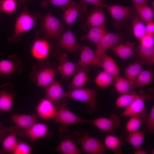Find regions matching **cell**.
<instances>
[{
	"mask_svg": "<svg viewBox=\"0 0 154 154\" xmlns=\"http://www.w3.org/2000/svg\"><path fill=\"white\" fill-rule=\"evenodd\" d=\"M41 17L40 13L35 12L30 14L26 6L18 17L15 22L13 34L8 38L10 42L19 40L20 35L30 30L35 24L36 20Z\"/></svg>",
	"mask_w": 154,
	"mask_h": 154,
	"instance_id": "cell-1",
	"label": "cell"
},
{
	"mask_svg": "<svg viewBox=\"0 0 154 154\" xmlns=\"http://www.w3.org/2000/svg\"><path fill=\"white\" fill-rule=\"evenodd\" d=\"M112 17L116 21L114 26L120 29L126 22L131 19L136 13L133 6L130 7L119 4H111L106 7Z\"/></svg>",
	"mask_w": 154,
	"mask_h": 154,
	"instance_id": "cell-2",
	"label": "cell"
},
{
	"mask_svg": "<svg viewBox=\"0 0 154 154\" xmlns=\"http://www.w3.org/2000/svg\"><path fill=\"white\" fill-rule=\"evenodd\" d=\"M64 98H70L85 102L94 110H97V103L95 89L82 88L72 89L64 92Z\"/></svg>",
	"mask_w": 154,
	"mask_h": 154,
	"instance_id": "cell-3",
	"label": "cell"
},
{
	"mask_svg": "<svg viewBox=\"0 0 154 154\" xmlns=\"http://www.w3.org/2000/svg\"><path fill=\"white\" fill-rule=\"evenodd\" d=\"M41 24L46 36L49 38L58 37L62 33L63 28L62 23L50 11L48 12L42 18Z\"/></svg>",
	"mask_w": 154,
	"mask_h": 154,
	"instance_id": "cell-4",
	"label": "cell"
},
{
	"mask_svg": "<svg viewBox=\"0 0 154 154\" xmlns=\"http://www.w3.org/2000/svg\"><path fill=\"white\" fill-rule=\"evenodd\" d=\"M137 51L140 59L148 65L154 62L153 36L146 35L139 40Z\"/></svg>",
	"mask_w": 154,
	"mask_h": 154,
	"instance_id": "cell-5",
	"label": "cell"
},
{
	"mask_svg": "<svg viewBox=\"0 0 154 154\" xmlns=\"http://www.w3.org/2000/svg\"><path fill=\"white\" fill-rule=\"evenodd\" d=\"M54 120L55 123H60L65 127L71 124L87 122V120L80 118L68 109L65 103L63 102L60 104L57 110Z\"/></svg>",
	"mask_w": 154,
	"mask_h": 154,
	"instance_id": "cell-6",
	"label": "cell"
},
{
	"mask_svg": "<svg viewBox=\"0 0 154 154\" xmlns=\"http://www.w3.org/2000/svg\"><path fill=\"white\" fill-rule=\"evenodd\" d=\"M77 141L81 146L82 151L90 154H102L105 153L106 148L97 137L88 135L78 138Z\"/></svg>",
	"mask_w": 154,
	"mask_h": 154,
	"instance_id": "cell-7",
	"label": "cell"
},
{
	"mask_svg": "<svg viewBox=\"0 0 154 154\" xmlns=\"http://www.w3.org/2000/svg\"><path fill=\"white\" fill-rule=\"evenodd\" d=\"M87 123H91L100 130L114 134L116 130L120 126L119 117L112 114L109 117H99L94 119L87 120Z\"/></svg>",
	"mask_w": 154,
	"mask_h": 154,
	"instance_id": "cell-8",
	"label": "cell"
},
{
	"mask_svg": "<svg viewBox=\"0 0 154 154\" xmlns=\"http://www.w3.org/2000/svg\"><path fill=\"white\" fill-rule=\"evenodd\" d=\"M48 131V127L46 124L41 122H36L25 129H17V135L22 137H27L31 141L45 136Z\"/></svg>",
	"mask_w": 154,
	"mask_h": 154,
	"instance_id": "cell-9",
	"label": "cell"
},
{
	"mask_svg": "<svg viewBox=\"0 0 154 154\" xmlns=\"http://www.w3.org/2000/svg\"><path fill=\"white\" fill-rule=\"evenodd\" d=\"M121 38L122 35L120 33L107 32L96 45V49L94 51L98 61L99 57L102 54L117 44Z\"/></svg>",
	"mask_w": 154,
	"mask_h": 154,
	"instance_id": "cell-10",
	"label": "cell"
},
{
	"mask_svg": "<svg viewBox=\"0 0 154 154\" xmlns=\"http://www.w3.org/2000/svg\"><path fill=\"white\" fill-rule=\"evenodd\" d=\"M86 8V3L80 1L77 3L73 1L68 6L62 9L63 18L65 23L68 25L72 24Z\"/></svg>",
	"mask_w": 154,
	"mask_h": 154,
	"instance_id": "cell-11",
	"label": "cell"
},
{
	"mask_svg": "<svg viewBox=\"0 0 154 154\" xmlns=\"http://www.w3.org/2000/svg\"><path fill=\"white\" fill-rule=\"evenodd\" d=\"M57 110L55 104L46 98L42 99L36 108L37 116L45 120L54 119L56 116Z\"/></svg>",
	"mask_w": 154,
	"mask_h": 154,
	"instance_id": "cell-12",
	"label": "cell"
},
{
	"mask_svg": "<svg viewBox=\"0 0 154 154\" xmlns=\"http://www.w3.org/2000/svg\"><path fill=\"white\" fill-rule=\"evenodd\" d=\"M57 59L59 63L58 70L62 78L68 80L70 76L75 74L78 65L68 60L65 53L60 54Z\"/></svg>",
	"mask_w": 154,
	"mask_h": 154,
	"instance_id": "cell-13",
	"label": "cell"
},
{
	"mask_svg": "<svg viewBox=\"0 0 154 154\" xmlns=\"http://www.w3.org/2000/svg\"><path fill=\"white\" fill-rule=\"evenodd\" d=\"M78 65L85 67L90 66L98 67V61L94 51L89 46L83 45L81 46Z\"/></svg>",
	"mask_w": 154,
	"mask_h": 154,
	"instance_id": "cell-14",
	"label": "cell"
},
{
	"mask_svg": "<svg viewBox=\"0 0 154 154\" xmlns=\"http://www.w3.org/2000/svg\"><path fill=\"white\" fill-rule=\"evenodd\" d=\"M58 45L61 49L72 53L80 50L81 47L77 43L73 33L70 30L67 31L60 36Z\"/></svg>",
	"mask_w": 154,
	"mask_h": 154,
	"instance_id": "cell-15",
	"label": "cell"
},
{
	"mask_svg": "<svg viewBox=\"0 0 154 154\" xmlns=\"http://www.w3.org/2000/svg\"><path fill=\"white\" fill-rule=\"evenodd\" d=\"M50 46L46 40L38 39L33 42L31 48V53L35 59L42 60L46 59L48 56Z\"/></svg>",
	"mask_w": 154,
	"mask_h": 154,
	"instance_id": "cell-16",
	"label": "cell"
},
{
	"mask_svg": "<svg viewBox=\"0 0 154 154\" xmlns=\"http://www.w3.org/2000/svg\"><path fill=\"white\" fill-rule=\"evenodd\" d=\"M98 67L102 68L104 71L110 75L114 79L118 76L119 68L113 59L104 53L98 60Z\"/></svg>",
	"mask_w": 154,
	"mask_h": 154,
	"instance_id": "cell-17",
	"label": "cell"
},
{
	"mask_svg": "<svg viewBox=\"0 0 154 154\" xmlns=\"http://www.w3.org/2000/svg\"><path fill=\"white\" fill-rule=\"evenodd\" d=\"M46 88V98L55 104H57L60 100L64 98L65 92L61 85L58 81L54 80Z\"/></svg>",
	"mask_w": 154,
	"mask_h": 154,
	"instance_id": "cell-18",
	"label": "cell"
},
{
	"mask_svg": "<svg viewBox=\"0 0 154 154\" xmlns=\"http://www.w3.org/2000/svg\"><path fill=\"white\" fill-rule=\"evenodd\" d=\"M139 98L149 100H153V95L149 93L143 95L129 93L121 94L116 100V105L118 108H125L134 101Z\"/></svg>",
	"mask_w": 154,
	"mask_h": 154,
	"instance_id": "cell-19",
	"label": "cell"
},
{
	"mask_svg": "<svg viewBox=\"0 0 154 154\" xmlns=\"http://www.w3.org/2000/svg\"><path fill=\"white\" fill-rule=\"evenodd\" d=\"M37 114H14L11 117V120L17 129L27 128L37 122Z\"/></svg>",
	"mask_w": 154,
	"mask_h": 154,
	"instance_id": "cell-20",
	"label": "cell"
},
{
	"mask_svg": "<svg viewBox=\"0 0 154 154\" xmlns=\"http://www.w3.org/2000/svg\"><path fill=\"white\" fill-rule=\"evenodd\" d=\"M89 70V67L78 65L69 88L72 89L82 88L85 85L88 81L87 73Z\"/></svg>",
	"mask_w": 154,
	"mask_h": 154,
	"instance_id": "cell-21",
	"label": "cell"
},
{
	"mask_svg": "<svg viewBox=\"0 0 154 154\" xmlns=\"http://www.w3.org/2000/svg\"><path fill=\"white\" fill-rule=\"evenodd\" d=\"M56 74L55 70L50 68L41 69L37 75V85L40 87L46 88L54 80Z\"/></svg>",
	"mask_w": 154,
	"mask_h": 154,
	"instance_id": "cell-22",
	"label": "cell"
},
{
	"mask_svg": "<svg viewBox=\"0 0 154 154\" xmlns=\"http://www.w3.org/2000/svg\"><path fill=\"white\" fill-rule=\"evenodd\" d=\"M17 129L14 127L9 128V133L2 141V149L4 152L13 153L18 143L16 138Z\"/></svg>",
	"mask_w": 154,
	"mask_h": 154,
	"instance_id": "cell-23",
	"label": "cell"
},
{
	"mask_svg": "<svg viewBox=\"0 0 154 154\" xmlns=\"http://www.w3.org/2000/svg\"><path fill=\"white\" fill-rule=\"evenodd\" d=\"M111 49L119 57L126 59L134 54L135 44L133 42H127L125 43L117 44Z\"/></svg>",
	"mask_w": 154,
	"mask_h": 154,
	"instance_id": "cell-24",
	"label": "cell"
},
{
	"mask_svg": "<svg viewBox=\"0 0 154 154\" xmlns=\"http://www.w3.org/2000/svg\"><path fill=\"white\" fill-rule=\"evenodd\" d=\"M145 100L144 99L139 98L134 101L125 108L121 116L130 117L145 112Z\"/></svg>",
	"mask_w": 154,
	"mask_h": 154,
	"instance_id": "cell-25",
	"label": "cell"
},
{
	"mask_svg": "<svg viewBox=\"0 0 154 154\" xmlns=\"http://www.w3.org/2000/svg\"><path fill=\"white\" fill-rule=\"evenodd\" d=\"M106 32L104 25L90 27L87 33L82 37L81 40H88L96 45Z\"/></svg>",
	"mask_w": 154,
	"mask_h": 154,
	"instance_id": "cell-26",
	"label": "cell"
},
{
	"mask_svg": "<svg viewBox=\"0 0 154 154\" xmlns=\"http://www.w3.org/2000/svg\"><path fill=\"white\" fill-rule=\"evenodd\" d=\"M104 144L106 148L110 150L114 154H122V139L121 138L112 134L107 135L104 138Z\"/></svg>",
	"mask_w": 154,
	"mask_h": 154,
	"instance_id": "cell-27",
	"label": "cell"
},
{
	"mask_svg": "<svg viewBox=\"0 0 154 154\" xmlns=\"http://www.w3.org/2000/svg\"><path fill=\"white\" fill-rule=\"evenodd\" d=\"M94 10L88 17L86 25L90 27L104 25L105 16L102 7H98Z\"/></svg>",
	"mask_w": 154,
	"mask_h": 154,
	"instance_id": "cell-28",
	"label": "cell"
},
{
	"mask_svg": "<svg viewBox=\"0 0 154 154\" xmlns=\"http://www.w3.org/2000/svg\"><path fill=\"white\" fill-rule=\"evenodd\" d=\"M152 69L142 70L133 81V88H138L151 83L153 80Z\"/></svg>",
	"mask_w": 154,
	"mask_h": 154,
	"instance_id": "cell-29",
	"label": "cell"
},
{
	"mask_svg": "<svg viewBox=\"0 0 154 154\" xmlns=\"http://www.w3.org/2000/svg\"><path fill=\"white\" fill-rule=\"evenodd\" d=\"M148 114L145 112L130 117L125 125L126 131L129 133L139 130L142 121L145 119Z\"/></svg>",
	"mask_w": 154,
	"mask_h": 154,
	"instance_id": "cell-30",
	"label": "cell"
},
{
	"mask_svg": "<svg viewBox=\"0 0 154 154\" xmlns=\"http://www.w3.org/2000/svg\"><path fill=\"white\" fill-rule=\"evenodd\" d=\"M56 151L63 154H80L79 149L73 141L69 138L63 139L56 148Z\"/></svg>",
	"mask_w": 154,
	"mask_h": 154,
	"instance_id": "cell-31",
	"label": "cell"
},
{
	"mask_svg": "<svg viewBox=\"0 0 154 154\" xmlns=\"http://www.w3.org/2000/svg\"><path fill=\"white\" fill-rule=\"evenodd\" d=\"M145 62L140 59L128 65L124 70L126 78L133 82L142 70Z\"/></svg>",
	"mask_w": 154,
	"mask_h": 154,
	"instance_id": "cell-32",
	"label": "cell"
},
{
	"mask_svg": "<svg viewBox=\"0 0 154 154\" xmlns=\"http://www.w3.org/2000/svg\"><path fill=\"white\" fill-rule=\"evenodd\" d=\"M132 31L134 36L139 40L146 34L144 23L136 13L131 18Z\"/></svg>",
	"mask_w": 154,
	"mask_h": 154,
	"instance_id": "cell-33",
	"label": "cell"
},
{
	"mask_svg": "<svg viewBox=\"0 0 154 154\" xmlns=\"http://www.w3.org/2000/svg\"><path fill=\"white\" fill-rule=\"evenodd\" d=\"M114 88L121 94L130 93L133 89V82L127 78L117 76L115 79Z\"/></svg>",
	"mask_w": 154,
	"mask_h": 154,
	"instance_id": "cell-34",
	"label": "cell"
},
{
	"mask_svg": "<svg viewBox=\"0 0 154 154\" xmlns=\"http://www.w3.org/2000/svg\"><path fill=\"white\" fill-rule=\"evenodd\" d=\"M13 96L11 93L5 89L0 90V110L10 111L13 103Z\"/></svg>",
	"mask_w": 154,
	"mask_h": 154,
	"instance_id": "cell-35",
	"label": "cell"
},
{
	"mask_svg": "<svg viewBox=\"0 0 154 154\" xmlns=\"http://www.w3.org/2000/svg\"><path fill=\"white\" fill-rule=\"evenodd\" d=\"M134 7L136 13L145 23L153 21V10L147 4Z\"/></svg>",
	"mask_w": 154,
	"mask_h": 154,
	"instance_id": "cell-36",
	"label": "cell"
},
{
	"mask_svg": "<svg viewBox=\"0 0 154 154\" xmlns=\"http://www.w3.org/2000/svg\"><path fill=\"white\" fill-rule=\"evenodd\" d=\"M145 134L139 130L129 133L126 138L127 141L135 149L140 148L144 140Z\"/></svg>",
	"mask_w": 154,
	"mask_h": 154,
	"instance_id": "cell-37",
	"label": "cell"
},
{
	"mask_svg": "<svg viewBox=\"0 0 154 154\" xmlns=\"http://www.w3.org/2000/svg\"><path fill=\"white\" fill-rule=\"evenodd\" d=\"M113 79L110 75L103 71L97 74L95 79L94 81L98 86L105 88L111 85Z\"/></svg>",
	"mask_w": 154,
	"mask_h": 154,
	"instance_id": "cell-38",
	"label": "cell"
},
{
	"mask_svg": "<svg viewBox=\"0 0 154 154\" xmlns=\"http://www.w3.org/2000/svg\"><path fill=\"white\" fill-rule=\"evenodd\" d=\"M15 68V65L12 61L7 59L0 60V75L5 76L10 75Z\"/></svg>",
	"mask_w": 154,
	"mask_h": 154,
	"instance_id": "cell-39",
	"label": "cell"
},
{
	"mask_svg": "<svg viewBox=\"0 0 154 154\" xmlns=\"http://www.w3.org/2000/svg\"><path fill=\"white\" fill-rule=\"evenodd\" d=\"M18 5L15 0H0V11L7 13H13Z\"/></svg>",
	"mask_w": 154,
	"mask_h": 154,
	"instance_id": "cell-40",
	"label": "cell"
},
{
	"mask_svg": "<svg viewBox=\"0 0 154 154\" xmlns=\"http://www.w3.org/2000/svg\"><path fill=\"white\" fill-rule=\"evenodd\" d=\"M73 1L72 0H42L40 5L42 7H46L50 4L63 9L69 5Z\"/></svg>",
	"mask_w": 154,
	"mask_h": 154,
	"instance_id": "cell-41",
	"label": "cell"
},
{
	"mask_svg": "<svg viewBox=\"0 0 154 154\" xmlns=\"http://www.w3.org/2000/svg\"><path fill=\"white\" fill-rule=\"evenodd\" d=\"M32 151V148L29 144L25 142L21 141L18 143L12 153L14 154H30Z\"/></svg>",
	"mask_w": 154,
	"mask_h": 154,
	"instance_id": "cell-42",
	"label": "cell"
},
{
	"mask_svg": "<svg viewBox=\"0 0 154 154\" xmlns=\"http://www.w3.org/2000/svg\"><path fill=\"white\" fill-rule=\"evenodd\" d=\"M145 121V126L150 133L154 132V106L151 107L149 113L147 116Z\"/></svg>",
	"mask_w": 154,
	"mask_h": 154,
	"instance_id": "cell-43",
	"label": "cell"
},
{
	"mask_svg": "<svg viewBox=\"0 0 154 154\" xmlns=\"http://www.w3.org/2000/svg\"><path fill=\"white\" fill-rule=\"evenodd\" d=\"M85 3L91 4L98 7H106L108 6L107 3L103 0H80Z\"/></svg>",
	"mask_w": 154,
	"mask_h": 154,
	"instance_id": "cell-44",
	"label": "cell"
},
{
	"mask_svg": "<svg viewBox=\"0 0 154 154\" xmlns=\"http://www.w3.org/2000/svg\"><path fill=\"white\" fill-rule=\"evenodd\" d=\"M146 34L153 36L154 34V22L152 21L146 24Z\"/></svg>",
	"mask_w": 154,
	"mask_h": 154,
	"instance_id": "cell-45",
	"label": "cell"
},
{
	"mask_svg": "<svg viewBox=\"0 0 154 154\" xmlns=\"http://www.w3.org/2000/svg\"><path fill=\"white\" fill-rule=\"evenodd\" d=\"M134 6L136 7L147 4L148 0H131Z\"/></svg>",
	"mask_w": 154,
	"mask_h": 154,
	"instance_id": "cell-46",
	"label": "cell"
},
{
	"mask_svg": "<svg viewBox=\"0 0 154 154\" xmlns=\"http://www.w3.org/2000/svg\"><path fill=\"white\" fill-rule=\"evenodd\" d=\"M9 133V129L6 127L3 130L0 131V143L2 141L4 138Z\"/></svg>",
	"mask_w": 154,
	"mask_h": 154,
	"instance_id": "cell-47",
	"label": "cell"
},
{
	"mask_svg": "<svg viewBox=\"0 0 154 154\" xmlns=\"http://www.w3.org/2000/svg\"><path fill=\"white\" fill-rule=\"evenodd\" d=\"M134 153V154H147V153L144 149L139 148L135 149Z\"/></svg>",
	"mask_w": 154,
	"mask_h": 154,
	"instance_id": "cell-48",
	"label": "cell"
},
{
	"mask_svg": "<svg viewBox=\"0 0 154 154\" xmlns=\"http://www.w3.org/2000/svg\"><path fill=\"white\" fill-rule=\"evenodd\" d=\"M5 128V127H4L3 126L1 122L0 121V131L3 130Z\"/></svg>",
	"mask_w": 154,
	"mask_h": 154,
	"instance_id": "cell-49",
	"label": "cell"
},
{
	"mask_svg": "<svg viewBox=\"0 0 154 154\" xmlns=\"http://www.w3.org/2000/svg\"><path fill=\"white\" fill-rule=\"evenodd\" d=\"M29 0H19L17 2L18 4H22L25 1Z\"/></svg>",
	"mask_w": 154,
	"mask_h": 154,
	"instance_id": "cell-50",
	"label": "cell"
},
{
	"mask_svg": "<svg viewBox=\"0 0 154 154\" xmlns=\"http://www.w3.org/2000/svg\"><path fill=\"white\" fill-rule=\"evenodd\" d=\"M0 12H1V11H0Z\"/></svg>",
	"mask_w": 154,
	"mask_h": 154,
	"instance_id": "cell-51",
	"label": "cell"
}]
</instances>
